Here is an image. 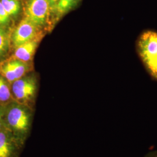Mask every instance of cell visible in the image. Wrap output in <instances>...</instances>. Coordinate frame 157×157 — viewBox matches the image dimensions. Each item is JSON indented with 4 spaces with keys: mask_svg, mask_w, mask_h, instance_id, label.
Instances as JSON below:
<instances>
[{
    "mask_svg": "<svg viewBox=\"0 0 157 157\" xmlns=\"http://www.w3.org/2000/svg\"><path fill=\"white\" fill-rule=\"evenodd\" d=\"M6 121L12 129L22 131L28 126V116L22 108L15 106L9 109L6 115Z\"/></svg>",
    "mask_w": 157,
    "mask_h": 157,
    "instance_id": "obj_4",
    "label": "cell"
},
{
    "mask_svg": "<svg viewBox=\"0 0 157 157\" xmlns=\"http://www.w3.org/2000/svg\"><path fill=\"white\" fill-rule=\"evenodd\" d=\"M4 129V122L2 121V118L1 117V115L0 113V130Z\"/></svg>",
    "mask_w": 157,
    "mask_h": 157,
    "instance_id": "obj_18",
    "label": "cell"
},
{
    "mask_svg": "<svg viewBox=\"0 0 157 157\" xmlns=\"http://www.w3.org/2000/svg\"><path fill=\"white\" fill-rule=\"evenodd\" d=\"M1 72L6 78L8 80V82L12 83L17 80L16 75L14 73L13 69H12L11 67L10 63H7L3 67H2Z\"/></svg>",
    "mask_w": 157,
    "mask_h": 157,
    "instance_id": "obj_12",
    "label": "cell"
},
{
    "mask_svg": "<svg viewBox=\"0 0 157 157\" xmlns=\"http://www.w3.org/2000/svg\"><path fill=\"white\" fill-rule=\"evenodd\" d=\"M79 0H59L56 6V11L62 15L71 10L76 6Z\"/></svg>",
    "mask_w": 157,
    "mask_h": 157,
    "instance_id": "obj_9",
    "label": "cell"
},
{
    "mask_svg": "<svg viewBox=\"0 0 157 157\" xmlns=\"http://www.w3.org/2000/svg\"><path fill=\"white\" fill-rule=\"evenodd\" d=\"M6 12L10 15H15L19 11L20 5L17 0H1Z\"/></svg>",
    "mask_w": 157,
    "mask_h": 157,
    "instance_id": "obj_8",
    "label": "cell"
},
{
    "mask_svg": "<svg viewBox=\"0 0 157 157\" xmlns=\"http://www.w3.org/2000/svg\"><path fill=\"white\" fill-rule=\"evenodd\" d=\"M36 84L32 78H19L13 82L12 91L17 100H26L33 95Z\"/></svg>",
    "mask_w": 157,
    "mask_h": 157,
    "instance_id": "obj_5",
    "label": "cell"
},
{
    "mask_svg": "<svg viewBox=\"0 0 157 157\" xmlns=\"http://www.w3.org/2000/svg\"><path fill=\"white\" fill-rule=\"evenodd\" d=\"M9 63L16 75L17 80L21 78L26 71L27 67L26 64L19 60L13 61Z\"/></svg>",
    "mask_w": 157,
    "mask_h": 157,
    "instance_id": "obj_10",
    "label": "cell"
},
{
    "mask_svg": "<svg viewBox=\"0 0 157 157\" xmlns=\"http://www.w3.org/2000/svg\"><path fill=\"white\" fill-rule=\"evenodd\" d=\"M10 15L6 12L0 1V24L4 25L8 22Z\"/></svg>",
    "mask_w": 157,
    "mask_h": 157,
    "instance_id": "obj_15",
    "label": "cell"
},
{
    "mask_svg": "<svg viewBox=\"0 0 157 157\" xmlns=\"http://www.w3.org/2000/svg\"><path fill=\"white\" fill-rule=\"evenodd\" d=\"M137 47L139 55L146 66L157 55V32H144L139 37Z\"/></svg>",
    "mask_w": 157,
    "mask_h": 157,
    "instance_id": "obj_1",
    "label": "cell"
},
{
    "mask_svg": "<svg viewBox=\"0 0 157 157\" xmlns=\"http://www.w3.org/2000/svg\"><path fill=\"white\" fill-rule=\"evenodd\" d=\"M145 157H157V151L150 153Z\"/></svg>",
    "mask_w": 157,
    "mask_h": 157,
    "instance_id": "obj_17",
    "label": "cell"
},
{
    "mask_svg": "<svg viewBox=\"0 0 157 157\" xmlns=\"http://www.w3.org/2000/svg\"><path fill=\"white\" fill-rule=\"evenodd\" d=\"M48 3L49 4L50 9H56V6L58 4V2L59 0H46Z\"/></svg>",
    "mask_w": 157,
    "mask_h": 157,
    "instance_id": "obj_16",
    "label": "cell"
},
{
    "mask_svg": "<svg viewBox=\"0 0 157 157\" xmlns=\"http://www.w3.org/2000/svg\"><path fill=\"white\" fill-rule=\"evenodd\" d=\"M13 146L8 132L0 130V157H11Z\"/></svg>",
    "mask_w": 157,
    "mask_h": 157,
    "instance_id": "obj_7",
    "label": "cell"
},
{
    "mask_svg": "<svg viewBox=\"0 0 157 157\" xmlns=\"http://www.w3.org/2000/svg\"><path fill=\"white\" fill-rule=\"evenodd\" d=\"M8 48V40L5 32L0 29V56L5 54Z\"/></svg>",
    "mask_w": 157,
    "mask_h": 157,
    "instance_id": "obj_13",
    "label": "cell"
},
{
    "mask_svg": "<svg viewBox=\"0 0 157 157\" xmlns=\"http://www.w3.org/2000/svg\"><path fill=\"white\" fill-rule=\"evenodd\" d=\"M37 25L25 18L19 24L13 35V42L17 47L33 39L37 33Z\"/></svg>",
    "mask_w": 157,
    "mask_h": 157,
    "instance_id": "obj_3",
    "label": "cell"
},
{
    "mask_svg": "<svg viewBox=\"0 0 157 157\" xmlns=\"http://www.w3.org/2000/svg\"><path fill=\"white\" fill-rule=\"evenodd\" d=\"M37 44L35 41L31 40L17 47L15 56L22 62H27L32 58Z\"/></svg>",
    "mask_w": 157,
    "mask_h": 157,
    "instance_id": "obj_6",
    "label": "cell"
},
{
    "mask_svg": "<svg viewBox=\"0 0 157 157\" xmlns=\"http://www.w3.org/2000/svg\"><path fill=\"white\" fill-rule=\"evenodd\" d=\"M50 10L46 0H29L25 10L26 17L37 26L43 25L47 20Z\"/></svg>",
    "mask_w": 157,
    "mask_h": 157,
    "instance_id": "obj_2",
    "label": "cell"
},
{
    "mask_svg": "<svg viewBox=\"0 0 157 157\" xmlns=\"http://www.w3.org/2000/svg\"><path fill=\"white\" fill-rule=\"evenodd\" d=\"M11 92L4 79L0 77V101L6 102L11 98Z\"/></svg>",
    "mask_w": 157,
    "mask_h": 157,
    "instance_id": "obj_11",
    "label": "cell"
},
{
    "mask_svg": "<svg viewBox=\"0 0 157 157\" xmlns=\"http://www.w3.org/2000/svg\"><path fill=\"white\" fill-rule=\"evenodd\" d=\"M152 77L157 80V55L151 62L145 66Z\"/></svg>",
    "mask_w": 157,
    "mask_h": 157,
    "instance_id": "obj_14",
    "label": "cell"
}]
</instances>
